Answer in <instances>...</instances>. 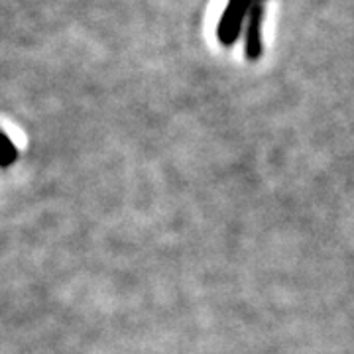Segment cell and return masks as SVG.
I'll return each mask as SVG.
<instances>
[{"label":"cell","instance_id":"1","mask_svg":"<svg viewBox=\"0 0 354 354\" xmlns=\"http://www.w3.org/2000/svg\"><path fill=\"white\" fill-rule=\"evenodd\" d=\"M14 160H16V148L4 134H0V165L14 164Z\"/></svg>","mask_w":354,"mask_h":354}]
</instances>
